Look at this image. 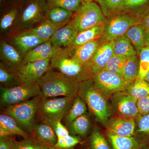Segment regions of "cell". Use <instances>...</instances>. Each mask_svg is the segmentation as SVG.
Segmentation results:
<instances>
[{
  "label": "cell",
  "mask_w": 149,
  "mask_h": 149,
  "mask_svg": "<svg viewBox=\"0 0 149 149\" xmlns=\"http://www.w3.org/2000/svg\"><path fill=\"white\" fill-rule=\"evenodd\" d=\"M79 81L61 72L50 69L38 80L40 100L63 97H74L80 88Z\"/></svg>",
  "instance_id": "6da1fadb"
},
{
  "label": "cell",
  "mask_w": 149,
  "mask_h": 149,
  "mask_svg": "<svg viewBox=\"0 0 149 149\" xmlns=\"http://www.w3.org/2000/svg\"><path fill=\"white\" fill-rule=\"evenodd\" d=\"M78 93L96 118L106 124L110 117L109 108L105 98L95 84L91 80L85 81L80 84Z\"/></svg>",
  "instance_id": "7a4b0ae2"
},
{
  "label": "cell",
  "mask_w": 149,
  "mask_h": 149,
  "mask_svg": "<svg viewBox=\"0 0 149 149\" xmlns=\"http://www.w3.org/2000/svg\"><path fill=\"white\" fill-rule=\"evenodd\" d=\"M73 50V46L70 45L59 51L51 59L50 68L78 81L88 79L85 67L72 58Z\"/></svg>",
  "instance_id": "3957f363"
},
{
  "label": "cell",
  "mask_w": 149,
  "mask_h": 149,
  "mask_svg": "<svg viewBox=\"0 0 149 149\" xmlns=\"http://www.w3.org/2000/svg\"><path fill=\"white\" fill-rule=\"evenodd\" d=\"M40 99L38 97L4 108L3 112L13 118L25 132L33 134L35 117L37 113Z\"/></svg>",
  "instance_id": "277c9868"
},
{
  "label": "cell",
  "mask_w": 149,
  "mask_h": 149,
  "mask_svg": "<svg viewBox=\"0 0 149 149\" xmlns=\"http://www.w3.org/2000/svg\"><path fill=\"white\" fill-rule=\"evenodd\" d=\"M106 20L101 8L97 4L83 2L68 24L80 32L96 26H103Z\"/></svg>",
  "instance_id": "5b68a950"
},
{
  "label": "cell",
  "mask_w": 149,
  "mask_h": 149,
  "mask_svg": "<svg viewBox=\"0 0 149 149\" xmlns=\"http://www.w3.org/2000/svg\"><path fill=\"white\" fill-rule=\"evenodd\" d=\"M74 97H63L40 100L37 114L43 122L61 120L66 116Z\"/></svg>",
  "instance_id": "8992f818"
},
{
  "label": "cell",
  "mask_w": 149,
  "mask_h": 149,
  "mask_svg": "<svg viewBox=\"0 0 149 149\" xmlns=\"http://www.w3.org/2000/svg\"><path fill=\"white\" fill-rule=\"evenodd\" d=\"M140 21L135 17L128 14H116L106 20L102 26L101 39L104 42L115 40L125 35L128 29Z\"/></svg>",
  "instance_id": "52a82bcc"
},
{
  "label": "cell",
  "mask_w": 149,
  "mask_h": 149,
  "mask_svg": "<svg viewBox=\"0 0 149 149\" xmlns=\"http://www.w3.org/2000/svg\"><path fill=\"white\" fill-rule=\"evenodd\" d=\"M0 91L1 107L5 108L38 97L40 95V88L37 83H23L13 88L1 87Z\"/></svg>",
  "instance_id": "ba28073f"
},
{
  "label": "cell",
  "mask_w": 149,
  "mask_h": 149,
  "mask_svg": "<svg viewBox=\"0 0 149 149\" xmlns=\"http://www.w3.org/2000/svg\"><path fill=\"white\" fill-rule=\"evenodd\" d=\"M49 8L46 0H32L17 19L15 26L23 31L35 27L46 19V12Z\"/></svg>",
  "instance_id": "9c48e42d"
},
{
  "label": "cell",
  "mask_w": 149,
  "mask_h": 149,
  "mask_svg": "<svg viewBox=\"0 0 149 149\" xmlns=\"http://www.w3.org/2000/svg\"><path fill=\"white\" fill-rule=\"evenodd\" d=\"M93 77L96 88L107 95L122 92L128 89L132 83L122 75L107 70H102Z\"/></svg>",
  "instance_id": "30bf717a"
},
{
  "label": "cell",
  "mask_w": 149,
  "mask_h": 149,
  "mask_svg": "<svg viewBox=\"0 0 149 149\" xmlns=\"http://www.w3.org/2000/svg\"><path fill=\"white\" fill-rule=\"evenodd\" d=\"M51 59L31 62L22 64L17 70V73L22 83H37L50 68Z\"/></svg>",
  "instance_id": "8fae6325"
},
{
  "label": "cell",
  "mask_w": 149,
  "mask_h": 149,
  "mask_svg": "<svg viewBox=\"0 0 149 149\" xmlns=\"http://www.w3.org/2000/svg\"><path fill=\"white\" fill-rule=\"evenodd\" d=\"M114 40L104 42L99 47L91 61L85 65L89 77H93L104 68L114 54Z\"/></svg>",
  "instance_id": "7c38bea8"
},
{
  "label": "cell",
  "mask_w": 149,
  "mask_h": 149,
  "mask_svg": "<svg viewBox=\"0 0 149 149\" xmlns=\"http://www.w3.org/2000/svg\"><path fill=\"white\" fill-rule=\"evenodd\" d=\"M118 112L123 118H133L139 113L138 100L128 93L119 92L116 93L113 99Z\"/></svg>",
  "instance_id": "4fadbf2b"
},
{
  "label": "cell",
  "mask_w": 149,
  "mask_h": 149,
  "mask_svg": "<svg viewBox=\"0 0 149 149\" xmlns=\"http://www.w3.org/2000/svg\"><path fill=\"white\" fill-rule=\"evenodd\" d=\"M25 56L14 45L2 40L0 43V58L1 62L17 70L23 64Z\"/></svg>",
  "instance_id": "5bb4252c"
},
{
  "label": "cell",
  "mask_w": 149,
  "mask_h": 149,
  "mask_svg": "<svg viewBox=\"0 0 149 149\" xmlns=\"http://www.w3.org/2000/svg\"><path fill=\"white\" fill-rule=\"evenodd\" d=\"M63 48H56L52 45L50 41L39 45L29 51L24 56L23 64L27 63L51 59Z\"/></svg>",
  "instance_id": "9a60e30c"
},
{
  "label": "cell",
  "mask_w": 149,
  "mask_h": 149,
  "mask_svg": "<svg viewBox=\"0 0 149 149\" xmlns=\"http://www.w3.org/2000/svg\"><path fill=\"white\" fill-rule=\"evenodd\" d=\"M13 45L24 56L36 47L45 42L28 30H24L15 35Z\"/></svg>",
  "instance_id": "2e32d148"
},
{
  "label": "cell",
  "mask_w": 149,
  "mask_h": 149,
  "mask_svg": "<svg viewBox=\"0 0 149 149\" xmlns=\"http://www.w3.org/2000/svg\"><path fill=\"white\" fill-rule=\"evenodd\" d=\"M100 45V41L97 40L76 47L73 46L72 58L80 65L85 66L91 61Z\"/></svg>",
  "instance_id": "e0dca14e"
},
{
  "label": "cell",
  "mask_w": 149,
  "mask_h": 149,
  "mask_svg": "<svg viewBox=\"0 0 149 149\" xmlns=\"http://www.w3.org/2000/svg\"><path fill=\"white\" fill-rule=\"evenodd\" d=\"M78 33L75 28L68 23L58 29L49 40L55 47L66 48L72 45Z\"/></svg>",
  "instance_id": "ac0fdd59"
},
{
  "label": "cell",
  "mask_w": 149,
  "mask_h": 149,
  "mask_svg": "<svg viewBox=\"0 0 149 149\" xmlns=\"http://www.w3.org/2000/svg\"><path fill=\"white\" fill-rule=\"evenodd\" d=\"M33 134L36 141L43 146L54 147L57 141V137L54 129L46 122L35 124Z\"/></svg>",
  "instance_id": "d6986e66"
},
{
  "label": "cell",
  "mask_w": 149,
  "mask_h": 149,
  "mask_svg": "<svg viewBox=\"0 0 149 149\" xmlns=\"http://www.w3.org/2000/svg\"><path fill=\"white\" fill-rule=\"evenodd\" d=\"M136 124L133 118H118L115 120L108 128V134L116 136L133 137Z\"/></svg>",
  "instance_id": "ffe728a7"
},
{
  "label": "cell",
  "mask_w": 149,
  "mask_h": 149,
  "mask_svg": "<svg viewBox=\"0 0 149 149\" xmlns=\"http://www.w3.org/2000/svg\"><path fill=\"white\" fill-rule=\"evenodd\" d=\"M0 83L1 87L11 88L23 84L17 70L1 62L0 63Z\"/></svg>",
  "instance_id": "44dd1931"
},
{
  "label": "cell",
  "mask_w": 149,
  "mask_h": 149,
  "mask_svg": "<svg viewBox=\"0 0 149 149\" xmlns=\"http://www.w3.org/2000/svg\"><path fill=\"white\" fill-rule=\"evenodd\" d=\"M72 16L73 12L58 7H49L46 14L47 19L61 27L69 23Z\"/></svg>",
  "instance_id": "7402d4cb"
},
{
  "label": "cell",
  "mask_w": 149,
  "mask_h": 149,
  "mask_svg": "<svg viewBox=\"0 0 149 149\" xmlns=\"http://www.w3.org/2000/svg\"><path fill=\"white\" fill-rule=\"evenodd\" d=\"M61 28L46 19L37 26L27 30L46 42L49 40L56 31Z\"/></svg>",
  "instance_id": "603a6c76"
},
{
  "label": "cell",
  "mask_w": 149,
  "mask_h": 149,
  "mask_svg": "<svg viewBox=\"0 0 149 149\" xmlns=\"http://www.w3.org/2000/svg\"><path fill=\"white\" fill-rule=\"evenodd\" d=\"M145 30L142 24H136L128 29L125 35L132 43L138 56L145 47Z\"/></svg>",
  "instance_id": "cb8c5ba5"
},
{
  "label": "cell",
  "mask_w": 149,
  "mask_h": 149,
  "mask_svg": "<svg viewBox=\"0 0 149 149\" xmlns=\"http://www.w3.org/2000/svg\"><path fill=\"white\" fill-rule=\"evenodd\" d=\"M91 127L90 117L86 113L72 121L68 126V129L72 135L85 136L90 132Z\"/></svg>",
  "instance_id": "d4e9b609"
},
{
  "label": "cell",
  "mask_w": 149,
  "mask_h": 149,
  "mask_svg": "<svg viewBox=\"0 0 149 149\" xmlns=\"http://www.w3.org/2000/svg\"><path fill=\"white\" fill-rule=\"evenodd\" d=\"M102 32V26H96L78 32L71 45L77 47L93 40H99L101 38Z\"/></svg>",
  "instance_id": "484cf974"
},
{
  "label": "cell",
  "mask_w": 149,
  "mask_h": 149,
  "mask_svg": "<svg viewBox=\"0 0 149 149\" xmlns=\"http://www.w3.org/2000/svg\"><path fill=\"white\" fill-rule=\"evenodd\" d=\"M0 127L8 130L14 135H18L24 139L29 138L30 134L25 132L10 116L5 113L0 115Z\"/></svg>",
  "instance_id": "4316f807"
},
{
  "label": "cell",
  "mask_w": 149,
  "mask_h": 149,
  "mask_svg": "<svg viewBox=\"0 0 149 149\" xmlns=\"http://www.w3.org/2000/svg\"><path fill=\"white\" fill-rule=\"evenodd\" d=\"M113 149H139V142L133 137H125L108 134Z\"/></svg>",
  "instance_id": "83f0119b"
},
{
  "label": "cell",
  "mask_w": 149,
  "mask_h": 149,
  "mask_svg": "<svg viewBox=\"0 0 149 149\" xmlns=\"http://www.w3.org/2000/svg\"><path fill=\"white\" fill-rule=\"evenodd\" d=\"M87 110L86 103L80 96H77L74 98L72 106L65 117L67 126L77 118L86 113Z\"/></svg>",
  "instance_id": "f1b7e54d"
},
{
  "label": "cell",
  "mask_w": 149,
  "mask_h": 149,
  "mask_svg": "<svg viewBox=\"0 0 149 149\" xmlns=\"http://www.w3.org/2000/svg\"><path fill=\"white\" fill-rule=\"evenodd\" d=\"M139 70V59L138 55L128 57L123 70L122 76L127 81L132 83L138 77Z\"/></svg>",
  "instance_id": "f546056e"
},
{
  "label": "cell",
  "mask_w": 149,
  "mask_h": 149,
  "mask_svg": "<svg viewBox=\"0 0 149 149\" xmlns=\"http://www.w3.org/2000/svg\"><path fill=\"white\" fill-rule=\"evenodd\" d=\"M114 41V54L125 56L127 57L137 55L132 43L125 35L117 38Z\"/></svg>",
  "instance_id": "4dcf8cb0"
},
{
  "label": "cell",
  "mask_w": 149,
  "mask_h": 149,
  "mask_svg": "<svg viewBox=\"0 0 149 149\" xmlns=\"http://www.w3.org/2000/svg\"><path fill=\"white\" fill-rule=\"evenodd\" d=\"M128 93L139 100L149 95V83L138 77L128 88Z\"/></svg>",
  "instance_id": "1f68e13d"
},
{
  "label": "cell",
  "mask_w": 149,
  "mask_h": 149,
  "mask_svg": "<svg viewBox=\"0 0 149 149\" xmlns=\"http://www.w3.org/2000/svg\"><path fill=\"white\" fill-rule=\"evenodd\" d=\"M125 0H103L100 5L102 12L105 16H112L124 8Z\"/></svg>",
  "instance_id": "d6a6232c"
},
{
  "label": "cell",
  "mask_w": 149,
  "mask_h": 149,
  "mask_svg": "<svg viewBox=\"0 0 149 149\" xmlns=\"http://www.w3.org/2000/svg\"><path fill=\"white\" fill-rule=\"evenodd\" d=\"M127 58V57L125 56L113 54L102 70H107L122 75L123 70Z\"/></svg>",
  "instance_id": "836d02e7"
},
{
  "label": "cell",
  "mask_w": 149,
  "mask_h": 149,
  "mask_svg": "<svg viewBox=\"0 0 149 149\" xmlns=\"http://www.w3.org/2000/svg\"><path fill=\"white\" fill-rule=\"evenodd\" d=\"M18 16V11L16 8L12 9L4 14L0 20L1 32H8L16 25Z\"/></svg>",
  "instance_id": "e575fe53"
},
{
  "label": "cell",
  "mask_w": 149,
  "mask_h": 149,
  "mask_svg": "<svg viewBox=\"0 0 149 149\" xmlns=\"http://www.w3.org/2000/svg\"><path fill=\"white\" fill-rule=\"evenodd\" d=\"M49 7H58L72 12H76L83 0H47Z\"/></svg>",
  "instance_id": "d590c367"
},
{
  "label": "cell",
  "mask_w": 149,
  "mask_h": 149,
  "mask_svg": "<svg viewBox=\"0 0 149 149\" xmlns=\"http://www.w3.org/2000/svg\"><path fill=\"white\" fill-rule=\"evenodd\" d=\"M139 70L138 77L144 79L149 71V48L145 47L139 54Z\"/></svg>",
  "instance_id": "8d00e7d4"
},
{
  "label": "cell",
  "mask_w": 149,
  "mask_h": 149,
  "mask_svg": "<svg viewBox=\"0 0 149 149\" xmlns=\"http://www.w3.org/2000/svg\"><path fill=\"white\" fill-rule=\"evenodd\" d=\"M91 149H111L107 142L97 130L93 131L90 139Z\"/></svg>",
  "instance_id": "74e56055"
},
{
  "label": "cell",
  "mask_w": 149,
  "mask_h": 149,
  "mask_svg": "<svg viewBox=\"0 0 149 149\" xmlns=\"http://www.w3.org/2000/svg\"><path fill=\"white\" fill-rule=\"evenodd\" d=\"M80 142V139L76 136L69 135L58 139L54 147L58 149H70L73 148Z\"/></svg>",
  "instance_id": "f35d334b"
},
{
  "label": "cell",
  "mask_w": 149,
  "mask_h": 149,
  "mask_svg": "<svg viewBox=\"0 0 149 149\" xmlns=\"http://www.w3.org/2000/svg\"><path fill=\"white\" fill-rule=\"evenodd\" d=\"M46 123L50 125L54 129L58 139H61L70 135L69 130L61 123V120H49Z\"/></svg>",
  "instance_id": "ab89813d"
},
{
  "label": "cell",
  "mask_w": 149,
  "mask_h": 149,
  "mask_svg": "<svg viewBox=\"0 0 149 149\" xmlns=\"http://www.w3.org/2000/svg\"><path fill=\"white\" fill-rule=\"evenodd\" d=\"M42 146L30 138L17 142L15 149H42Z\"/></svg>",
  "instance_id": "60d3db41"
},
{
  "label": "cell",
  "mask_w": 149,
  "mask_h": 149,
  "mask_svg": "<svg viewBox=\"0 0 149 149\" xmlns=\"http://www.w3.org/2000/svg\"><path fill=\"white\" fill-rule=\"evenodd\" d=\"M137 123V131L146 136H149V113L141 116Z\"/></svg>",
  "instance_id": "b9f144b4"
},
{
  "label": "cell",
  "mask_w": 149,
  "mask_h": 149,
  "mask_svg": "<svg viewBox=\"0 0 149 149\" xmlns=\"http://www.w3.org/2000/svg\"><path fill=\"white\" fill-rule=\"evenodd\" d=\"M13 136L0 138V149H15L18 142Z\"/></svg>",
  "instance_id": "7bdbcfd3"
},
{
  "label": "cell",
  "mask_w": 149,
  "mask_h": 149,
  "mask_svg": "<svg viewBox=\"0 0 149 149\" xmlns=\"http://www.w3.org/2000/svg\"><path fill=\"white\" fill-rule=\"evenodd\" d=\"M137 104L139 113L141 116L149 113V95L138 100Z\"/></svg>",
  "instance_id": "ee69618b"
},
{
  "label": "cell",
  "mask_w": 149,
  "mask_h": 149,
  "mask_svg": "<svg viewBox=\"0 0 149 149\" xmlns=\"http://www.w3.org/2000/svg\"><path fill=\"white\" fill-rule=\"evenodd\" d=\"M149 0H125L124 8H134L143 5L148 2Z\"/></svg>",
  "instance_id": "f6af8a7d"
},
{
  "label": "cell",
  "mask_w": 149,
  "mask_h": 149,
  "mask_svg": "<svg viewBox=\"0 0 149 149\" xmlns=\"http://www.w3.org/2000/svg\"><path fill=\"white\" fill-rule=\"evenodd\" d=\"M13 133L4 128L0 127V138H6L10 136H14Z\"/></svg>",
  "instance_id": "bcb514c9"
},
{
  "label": "cell",
  "mask_w": 149,
  "mask_h": 149,
  "mask_svg": "<svg viewBox=\"0 0 149 149\" xmlns=\"http://www.w3.org/2000/svg\"><path fill=\"white\" fill-rule=\"evenodd\" d=\"M141 24L145 29H149V12L146 16L145 17Z\"/></svg>",
  "instance_id": "7dc6e473"
},
{
  "label": "cell",
  "mask_w": 149,
  "mask_h": 149,
  "mask_svg": "<svg viewBox=\"0 0 149 149\" xmlns=\"http://www.w3.org/2000/svg\"><path fill=\"white\" fill-rule=\"evenodd\" d=\"M145 47L149 48V29L145 30Z\"/></svg>",
  "instance_id": "c3c4849f"
},
{
  "label": "cell",
  "mask_w": 149,
  "mask_h": 149,
  "mask_svg": "<svg viewBox=\"0 0 149 149\" xmlns=\"http://www.w3.org/2000/svg\"><path fill=\"white\" fill-rule=\"evenodd\" d=\"M42 149H58L54 147L46 146H43L42 147Z\"/></svg>",
  "instance_id": "681fc988"
},
{
  "label": "cell",
  "mask_w": 149,
  "mask_h": 149,
  "mask_svg": "<svg viewBox=\"0 0 149 149\" xmlns=\"http://www.w3.org/2000/svg\"><path fill=\"white\" fill-rule=\"evenodd\" d=\"M144 80L147 81V82H149V72L147 73L146 75V77L144 78Z\"/></svg>",
  "instance_id": "f907efd6"
},
{
  "label": "cell",
  "mask_w": 149,
  "mask_h": 149,
  "mask_svg": "<svg viewBox=\"0 0 149 149\" xmlns=\"http://www.w3.org/2000/svg\"><path fill=\"white\" fill-rule=\"evenodd\" d=\"M84 2L85 3H91L92 2L93 0H83Z\"/></svg>",
  "instance_id": "816d5d0a"
},
{
  "label": "cell",
  "mask_w": 149,
  "mask_h": 149,
  "mask_svg": "<svg viewBox=\"0 0 149 149\" xmlns=\"http://www.w3.org/2000/svg\"><path fill=\"white\" fill-rule=\"evenodd\" d=\"M95 1L96 2H97L98 3H99L100 5L103 0H95Z\"/></svg>",
  "instance_id": "f5cc1de1"
},
{
  "label": "cell",
  "mask_w": 149,
  "mask_h": 149,
  "mask_svg": "<svg viewBox=\"0 0 149 149\" xmlns=\"http://www.w3.org/2000/svg\"><path fill=\"white\" fill-rule=\"evenodd\" d=\"M2 1V0H0V1H1V2Z\"/></svg>",
  "instance_id": "db71d44e"
},
{
  "label": "cell",
  "mask_w": 149,
  "mask_h": 149,
  "mask_svg": "<svg viewBox=\"0 0 149 149\" xmlns=\"http://www.w3.org/2000/svg\"><path fill=\"white\" fill-rule=\"evenodd\" d=\"M70 149H73V148H72Z\"/></svg>",
  "instance_id": "11a10c76"
},
{
  "label": "cell",
  "mask_w": 149,
  "mask_h": 149,
  "mask_svg": "<svg viewBox=\"0 0 149 149\" xmlns=\"http://www.w3.org/2000/svg\"><path fill=\"white\" fill-rule=\"evenodd\" d=\"M148 149H149V148Z\"/></svg>",
  "instance_id": "9f6ffc18"
}]
</instances>
